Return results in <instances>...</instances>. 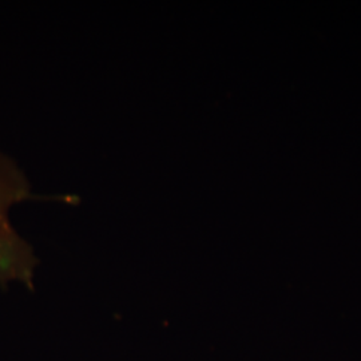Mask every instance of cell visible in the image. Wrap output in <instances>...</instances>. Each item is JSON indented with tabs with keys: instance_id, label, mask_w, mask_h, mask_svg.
<instances>
[{
	"instance_id": "obj_1",
	"label": "cell",
	"mask_w": 361,
	"mask_h": 361,
	"mask_svg": "<svg viewBox=\"0 0 361 361\" xmlns=\"http://www.w3.org/2000/svg\"><path fill=\"white\" fill-rule=\"evenodd\" d=\"M39 265L34 247L15 228L0 234V286L18 281L34 292V276Z\"/></svg>"
},
{
	"instance_id": "obj_2",
	"label": "cell",
	"mask_w": 361,
	"mask_h": 361,
	"mask_svg": "<svg viewBox=\"0 0 361 361\" xmlns=\"http://www.w3.org/2000/svg\"><path fill=\"white\" fill-rule=\"evenodd\" d=\"M34 197L23 171L13 159L0 154V234L13 228L10 210L13 205Z\"/></svg>"
}]
</instances>
